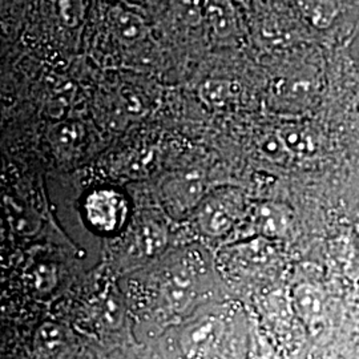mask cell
Listing matches in <instances>:
<instances>
[{
  "mask_svg": "<svg viewBox=\"0 0 359 359\" xmlns=\"http://www.w3.org/2000/svg\"><path fill=\"white\" fill-rule=\"evenodd\" d=\"M244 200L238 192L224 189L200 201L196 213L197 225L203 233L218 237L231 231L243 216Z\"/></svg>",
  "mask_w": 359,
  "mask_h": 359,
  "instance_id": "cell-1",
  "label": "cell"
},
{
  "mask_svg": "<svg viewBox=\"0 0 359 359\" xmlns=\"http://www.w3.org/2000/svg\"><path fill=\"white\" fill-rule=\"evenodd\" d=\"M318 92L316 75H294L283 79L277 84V97L289 107L302 108L311 103Z\"/></svg>",
  "mask_w": 359,
  "mask_h": 359,
  "instance_id": "cell-6",
  "label": "cell"
},
{
  "mask_svg": "<svg viewBox=\"0 0 359 359\" xmlns=\"http://www.w3.org/2000/svg\"><path fill=\"white\" fill-rule=\"evenodd\" d=\"M305 18L317 28H327L333 23L337 7L333 0H298Z\"/></svg>",
  "mask_w": 359,
  "mask_h": 359,
  "instance_id": "cell-13",
  "label": "cell"
},
{
  "mask_svg": "<svg viewBox=\"0 0 359 359\" xmlns=\"http://www.w3.org/2000/svg\"><path fill=\"white\" fill-rule=\"evenodd\" d=\"M163 280V292L173 309L185 308L196 289L194 270L187 258L169 268Z\"/></svg>",
  "mask_w": 359,
  "mask_h": 359,
  "instance_id": "cell-5",
  "label": "cell"
},
{
  "mask_svg": "<svg viewBox=\"0 0 359 359\" xmlns=\"http://www.w3.org/2000/svg\"><path fill=\"white\" fill-rule=\"evenodd\" d=\"M185 345L191 351H197L200 348L210 345L218 338L219 326L218 322L206 321L192 326L188 332H185Z\"/></svg>",
  "mask_w": 359,
  "mask_h": 359,
  "instance_id": "cell-14",
  "label": "cell"
},
{
  "mask_svg": "<svg viewBox=\"0 0 359 359\" xmlns=\"http://www.w3.org/2000/svg\"><path fill=\"white\" fill-rule=\"evenodd\" d=\"M261 151L270 160H281L285 154H289L287 148L285 147L283 139L280 137L278 132H276L274 135H269L266 137L262 139L261 142Z\"/></svg>",
  "mask_w": 359,
  "mask_h": 359,
  "instance_id": "cell-18",
  "label": "cell"
},
{
  "mask_svg": "<svg viewBox=\"0 0 359 359\" xmlns=\"http://www.w3.org/2000/svg\"><path fill=\"white\" fill-rule=\"evenodd\" d=\"M289 154L298 157H311L320 149V140L314 130L304 126H286L277 130Z\"/></svg>",
  "mask_w": 359,
  "mask_h": 359,
  "instance_id": "cell-9",
  "label": "cell"
},
{
  "mask_svg": "<svg viewBox=\"0 0 359 359\" xmlns=\"http://www.w3.org/2000/svg\"><path fill=\"white\" fill-rule=\"evenodd\" d=\"M205 19L217 38H228L237 34V20L226 0H206Z\"/></svg>",
  "mask_w": 359,
  "mask_h": 359,
  "instance_id": "cell-10",
  "label": "cell"
},
{
  "mask_svg": "<svg viewBox=\"0 0 359 359\" xmlns=\"http://www.w3.org/2000/svg\"><path fill=\"white\" fill-rule=\"evenodd\" d=\"M231 84L221 80H208L201 88V96L206 103L221 105L231 96Z\"/></svg>",
  "mask_w": 359,
  "mask_h": 359,
  "instance_id": "cell-17",
  "label": "cell"
},
{
  "mask_svg": "<svg viewBox=\"0 0 359 359\" xmlns=\"http://www.w3.org/2000/svg\"><path fill=\"white\" fill-rule=\"evenodd\" d=\"M204 0H169L172 23L184 28L201 26L205 15Z\"/></svg>",
  "mask_w": 359,
  "mask_h": 359,
  "instance_id": "cell-12",
  "label": "cell"
},
{
  "mask_svg": "<svg viewBox=\"0 0 359 359\" xmlns=\"http://www.w3.org/2000/svg\"><path fill=\"white\" fill-rule=\"evenodd\" d=\"M86 216L90 225L104 233L115 231L127 216V201L116 191L102 189L86 200Z\"/></svg>",
  "mask_w": 359,
  "mask_h": 359,
  "instance_id": "cell-2",
  "label": "cell"
},
{
  "mask_svg": "<svg viewBox=\"0 0 359 359\" xmlns=\"http://www.w3.org/2000/svg\"><path fill=\"white\" fill-rule=\"evenodd\" d=\"M81 139H83V130L81 127H79L76 124L57 126L53 129L51 136L52 144L62 151L72 149L77 142H81Z\"/></svg>",
  "mask_w": 359,
  "mask_h": 359,
  "instance_id": "cell-16",
  "label": "cell"
},
{
  "mask_svg": "<svg viewBox=\"0 0 359 359\" xmlns=\"http://www.w3.org/2000/svg\"><path fill=\"white\" fill-rule=\"evenodd\" d=\"M52 8L62 26L74 29L83 20V1L81 0H52Z\"/></svg>",
  "mask_w": 359,
  "mask_h": 359,
  "instance_id": "cell-15",
  "label": "cell"
},
{
  "mask_svg": "<svg viewBox=\"0 0 359 359\" xmlns=\"http://www.w3.org/2000/svg\"><path fill=\"white\" fill-rule=\"evenodd\" d=\"M35 346L43 357H59L68 346V335L62 326L47 322L36 333Z\"/></svg>",
  "mask_w": 359,
  "mask_h": 359,
  "instance_id": "cell-11",
  "label": "cell"
},
{
  "mask_svg": "<svg viewBox=\"0 0 359 359\" xmlns=\"http://www.w3.org/2000/svg\"><path fill=\"white\" fill-rule=\"evenodd\" d=\"M108 23L116 38L127 44L144 40L148 35V27L142 16L126 8H112L108 13Z\"/></svg>",
  "mask_w": 359,
  "mask_h": 359,
  "instance_id": "cell-8",
  "label": "cell"
},
{
  "mask_svg": "<svg viewBox=\"0 0 359 359\" xmlns=\"http://www.w3.org/2000/svg\"><path fill=\"white\" fill-rule=\"evenodd\" d=\"M292 302L297 317L310 329L317 330L325 320L326 295L311 283H299L293 289Z\"/></svg>",
  "mask_w": 359,
  "mask_h": 359,
  "instance_id": "cell-3",
  "label": "cell"
},
{
  "mask_svg": "<svg viewBox=\"0 0 359 359\" xmlns=\"http://www.w3.org/2000/svg\"><path fill=\"white\" fill-rule=\"evenodd\" d=\"M292 215L281 204H261L255 213V224L258 233L265 238H280L290 228Z\"/></svg>",
  "mask_w": 359,
  "mask_h": 359,
  "instance_id": "cell-7",
  "label": "cell"
},
{
  "mask_svg": "<svg viewBox=\"0 0 359 359\" xmlns=\"http://www.w3.org/2000/svg\"><path fill=\"white\" fill-rule=\"evenodd\" d=\"M203 187V180L197 172H184L169 180L164 185V196L172 212H185L200 204Z\"/></svg>",
  "mask_w": 359,
  "mask_h": 359,
  "instance_id": "cell-4",
  "label": "cell"
}]
</instances>
